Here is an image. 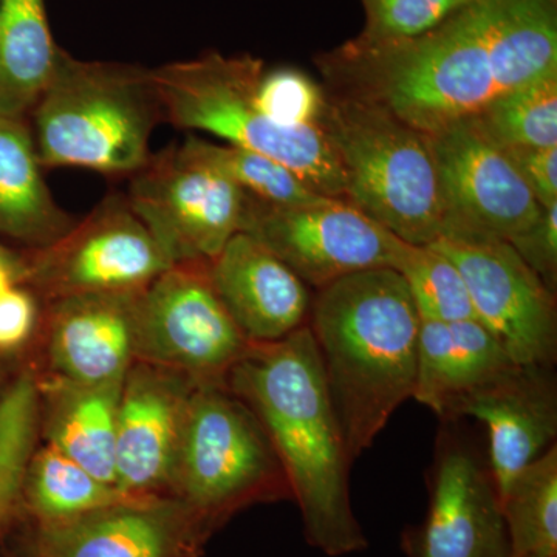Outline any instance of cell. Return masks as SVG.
I'll return each instance as SVG.
<instances>
[{
    "instance_id": "cell-1",
    "label": "cell",
    "mask_w": 557,
    "mask_h": 557,
    "mask_svg": "<svg viewBox=\"0 0 557 557\" xmlns=\"http://www.w3.org/2000/svg\"><path fill=\"white\" fill-rule=\"evenodd\" d=\"M226 386L258 417L287 478L310 547L330 557L369 547L350 498L346 437L309 325L251 344Z\"/></svg>"
},
{
    "instance_id": "cell-2",
    "label": "cell",
    "mask_w": 557,
    "mask_h": 557,
    "mask_svg": "<svg viewBox=\"0 0 557 557\" xmlns=\"http://www.w3.org/2000/svg\"><path fill=\"white\" fill-rule=\"evenodd\" d=\"M420 322L394 269L350 274L311 300L309 329L354 460L413 397Z\"/></svg>"
},
{
    "instance_id": "cell-3",
    "label": "cell",
    "mask_w": 557,
    "mask_h": 557,
    "mask_svg": "<svg viewBox=\"0 0 557 557\" xmlns=\"http://www.w3.org/2000/svg\"><path fill=\"white\" fill-rule=\"evenodd\" d=\"M500 0H478L416 38L348 40L317 58L324 89L369 102L431 135L498 97L491 46Z\"/></svg>"
},
{
    "instance_id": "cell-4",
    "label": "cell",
    "mask_w": 557,
    "mask_h": 557,
    "mask_svg": "<svg viewBox=\"0 0 557 557\" xmlns=\"http://www.w3.org/2000/svg\"><path fill=\"white\" fill-rule=\"evenodd\" d=\"M32 113L42 166L108 175L143 170L152 157V132L164 119L150 70L76 60L61 47Z\"/></svg>"
},
{
    "instance_id": "cell-5",
    "label": "cell",
    "mask_w": 557,
    "mask_h": 557,
    "mask_svg": "<svg viewBox=\"0 0 557 557\" xmlns=\"http://www.w3.org/2000/svg\"><path fill=\"white\" fill-rule=\"evenodd\" d=\"M265 65L218 51L172 62L152 72L164 119L186 131L207 132L226 145L285 164L324 197L346 199V183L322 126L284 127L258 108L256 84Z\"/></svg>"
},
{
    "instance_id": "cell-6",
    "label": "cell",
    "mask_w": 557,
    "mask_h": 557,
    "mask_svg": "<svg viewBox=\"0 0 557 557\" xmlns=\"http://www.w3.org/2000/svg\"><path fill=\"white\" fill-rule=\"evenodd\" d=\"M321 126L335 150L346 200L412 245L445 226L431 139L386 110L325 90Z\"/></svg>"
},
{
    "instance_id": "cell-7",
    "label": "cell",
    "mask_w": 557,
    "mask_h": 557,
    "mask_svg": "<svg viewBox=\"0 0 557 557\" xmlns=\"http://www.w3.org/2000/svg\"><path fill=\"white\" fill-rule=\"evenodd\" d=\"M170 491L208 536L248 505L292 498L258 417L226 384L218 383H197L190 392Z\"/></svg>"
},
{
    "instance_id": "cell-8",
    "label": "cell",
    "mask_w": 557,
    "mask_h": 557,
    "mask_svg": "<svg viewBox=\"0 0 557 557\" xmlns=\"http://www.w3.org/2000/svg\"><path fill=\"white\" fill-rule=\"evenodd\" d=\"M134 175L127 201L172 267L212 262L244 230L248 194L182 146Z\"/></svg>"
},
{
    "instance_id": "cell-9",
    "label": "cell",
    "mask_w": 557,
    "mask_h": 557,
    "mask_svg": "<svg viewBox=\"0 0 557 557\" xmlns=\"http://www.w3.org/2000/svg\"><path fill=\"white\" fill-rule=\"evenodd\" d=\"M249 346L215 295L209 263L171 267L143 289L138 362L174 370L197 383L226 384Z\"/></svg>"
},
{
    "instance_id": "cell-10",
    "label": "cell",
    "mask_w": 557,
    "mask_h": 557,
    "mask_svg": "<svg viewBox=\"0 0 557 557\" xmlns=\"http://www.w3.org/2000/svg\"><path fill=\"white\" fill-rule=\"evenodd\" d=\"M431 247L460 271L474 317L520 366L553 368L557 358L556 295L508 240L446 230Z\"/></svg>"
},
{
    "instance_id": "cell-11",
    "label": "cell",
    "mask_w": 557,
    "mask_h": 557,
    "mask_svg": "<svg viewBox=\"0 0 557 557\" xmlns=\"http://www.w3.org/2000/svg\"><path fill=\"white\" fill-rule=\"evenodd\" d=\"M309 288L375 269L397 270L406 244L346 199L273 207L249 197L244 230Z\"/></svg>"
},
{
    "instance_id": "cell-12",
    "label": "cell",
    "mask_w": 557,
    "mask_h": 557,
    "mask_svg": "<svg viewBox=\"0 0 557 557\" xmlns=\"http://www.w3.org/2000/svg\"><path fill=\"white\" fill-rule=\"evenodd\" d=\"M171 267L127 197L112 196L60 239L40 248L25 277L57 300L146 288Z\"/></svg>"
},
{
    "instance_id": "cell-13",
    "label": "cell",
    "mask_w": 557,
    "mask_h": 557,
    "mask_svg": "<svg viewBox=\"0 0 557 557\" xmlns=\"http://www.w3.org/2000/svg\"><path fill=\"white\" fill-rule=\"evenodd\" d=\"M423 522L401 533L405 557H509L507 528L487 463L443 423Z\"/></svg>"
},
{
    "instance_id": "cell-14",
    "label": "cell",
    "mask_w": 557,
    "mask_h": 557,
    "mask_svg": "<svg viewBox=\"0 0 557 557\" xmlns=\"http://www.w3.org/2000/svg\"><path fill=\"white\" fill-rule=\"evenodd\" d=\"M429 139L445 203L443 231H474L509 242L541 218L544 208L507 150L478 121H460Z\"/></svg>"
},
{
    "instance_id": "cell-15",
    "label": "cell",
    "mask_w": 557,
    "mask_h": 557,
    "mask_svg": "<svg viewBox=\"0 0 557 557\" xmlns=\"http://www.w3.org/2000/svg\"><path fill=\"white\" fill-rule=\"evenodd\" d=\"M197 381L134 362L124 376L116 417L115 483L127 496L170 490L180 431Z\"/></svg>"
},
{
    "instance_id": "cell-16",
    "label": "cell",
    "mask_w": 557,
    "mask_h": 557,
    "mask_svg": "<svg viewBox=\"0 0 557 557\" xmlns=\"http://www.w3.org/2000/svg\"><path fill=\"white\" fill-rule=\"evenodd\" d=\"M208 537L174 497H134L79 518L40 523L38 557H188Z\"/></svg>"
},
{
    "instance_id": "cell-17",
    "label": "cell",
    "mask_w": 557,
    "mask_h": 557,
    "mask_svg": "<svg viewBox=\"0 0 557 557\" xmlns=\"http://www.w3.org/2000/svg\"><path fill=\"white\" fill-rule=\"evenodd\" d=\"M475 418L486 428L487 468L498 498L520 472L556 445L557 388L553 368L516 366L458 403L453 421Z\"/></svg>"
},
{
    "instance_id": "cell-18",
    "label": "cell",
    "mask_w": 557,
    "mask_h": 557,
    "mask_svg": "<svg viewBox=\"0 0 557 557\" xmlns=\"http://www.w3.org/2000/svg\"><path fill=\"white\" fill-rule=\"evenodd\" d=\"M209 278L249 344L276 343L309 325L310 288L247 233L231 237L209 262Z\"/></svg>"
},
{
    "instance_id": "cell-19",
    "label": "cell",
    "mask_w": 557,
    "mask_h": 557,
    "mask_svg": "<svg viewBox=\"0 0 557 557\" xmlns=\"http://www.w3.org/2000/svg\"><path fill=\"white\" fill-rule=\"evenodd\" d=\"M143 289L87 293L54 300L50 361L58 380L104 384L124 380L137 346Z\"/></svg>"
},
{
    "instance_id": "cell-20",
    "label": "cell",
    "mask_w": 557,
    "mask_h": 557,
    "mask_svg": "<svg viewBox=\"0 0 557 557\" xmlns=\"http://www.w3.org/2000/svg\"><path fill=\"white\" fill-rule=\"evenodd\" d=\"M516 366L518 362L478 319H421L412 398L431 409L443 423H450L461 399Z\"/></svg>"
},
{
    "instance_id": "cell-21",
    "label": "cell",
    "mask_w": 557,
    "mask_h": 557,
    "mask_svg": "<svg viewBox=\"0 0 557 557\" xmlns=\"http://www.w3.org/2000/svg\"><path fill=\"white\" fill-rule=\"evenodd\" d=\"M25 121L0 116V233L44 248L73 228L40 172Z\"/></svg>"
},
{
    "instance_id": "cell-22",
    "label": "cell",
    "mask_w": 557,
    "mask_h": 557,
    "mask_svg": "<svg viewBox=\"0 0 557 557\" xmlns=\"http://www.w3.org/2000/svg\"><path fill=\"white\" fill-rule=\"evenodd\" d=\"M123 381L76 384L57 379L47 394L49 445L115 486L116 417Z\"/></svg>"
},
{
    "instance_id": "cell-23",
    "label": "cell",
    "mask_w": 557,
    "mask_h": 557,
    "mask_svg": "<svg viewBox=\"0 0 557 557\" xmlns=\"http://www.w3.org/2000/svg\"><path fill=\"white\" fill-rule=\"evenodd\" d=\"M58 51L44 0H0V116L27 119L53 75Z\"/></svg>"
},
{
    "instance_id": "cell-24",
    "label": "cell",
    "mask_w": 557,
    "mask_h": 557,
    "mask_svg": "<svg viewBox=\"0 0 557 557\" xmlns=\"http://www.w3.org/2000/svg\"><path fill=\"white\" fill-rule=\"evenodd\" d=\"M509 557H557V446L528 465L500 494Z\"/></svg>"
},
{
    "instance_id": "cell-25",
    "label": "cell",
    "mask_w": 557,
    "mask_h": 557,
    "mask_svg": "<svg viewBox=\"0 0 557 557\" xmlns=\"http://www.w3.org/2000/svg\"><path fill=\"white\" fill-rule=\"evenodd\" d=\"M24 493L40 523L64 522L134 498L95 478L49 443L33 454Z\"/></svg>"
},
{
    "instance_id": "cell-26",
    "label": "cell",
    "mask_w": 557,
    "mask_h": 557,
    "mask_svg": "<svg viewBox=\"0 0 557 557\" xmlns=\"http://www.w3.org/2000/svg\"><path fill=\"white\" fill-rule=\"evenodd\" d=\"M180 146L189 156L222 172L245 194L262 203L295 207L324 197L285 164L262 153L231 145H215L196 135H189Z\"/></svg>"
},
{
    "instance_id": "cell-27",
    "label": "cell",
    "mask_w": 557,
    "mask_h": 557,
    "mask_svg": "<svg viewBox=\"0 0 557 557\" xmlns=\"http://www.w3.org/2000/svg\"><path fill=\"white\" fill-rule=\"evenodd\" d=\"M474 120L502 148H557V72L497 97Z\"/></svg>"
},
{
    "instance_id": "cell-28",
    "label": "cell",
    "mask_w": 557,
    "mask_h": 557,
    "mask_svg": "<svg viewBox=\"0 0 557 557\" xmlns=\"http://www.w3.org/2000/svg\"><path fill=\"white\" fill-rule=\"evenodd\" d=\"M38 383L24 373L0 398V527L24 494L39 421Z\"/></svg>"
},
{
    "instance_id": "cell-29",
    "label": "cell",
    "mask_w": 557,
    "mask_h": 557,
    "mask_svg": "<svg viewBox=\"0 0 557 557\" xmlns=\"http://www.w3.org/2000/svg\"><path fill=\"white\" fill-rule=\"evenodd\" d=\"M397 271L405 277L421 319L442 322L475 319L460 271L438 249L406 244Z\"/></svg>"
},
{
    "instance_id": "cell-30",
    "label": "cell",
    "mask_w": 557,
    "mask_h": 557,
    "mask_svg": "<svg viewBox=\"0 0 557 557\" xmlns=\"http://www.w3.org/2000/svg\"><path fill=\"white\" fill-rule=\"evenodd\" d=\"M255 100L278 126L310 127L321 126L327 97L324 87L306 73L282 67L263 70L256 84Z\"/></svg>"
},
{
    "instance_id": "cell-31",
    "label": "cell",
    "mask_w": 557,
    "mask_h": 557,
    "mask_svg": "<svg viewBox=\"0 0 557 557\" xmlns=\"http://www.w3.org/2000/svg\"><path fill=\"white\" fill-rule=\"evenodd\" d=\"M478 0H361L364 30L358 39L384 42L416 38Z\"/></svg>"
},
{
    "instance_id": "cell-32",
    "label": "cell",
    "mask_w": 557,
    "mask_h": 557,
    "mask_svg": "<svg viewBox=\"0 0 557 557\" xmlns=\"http://www.w3.org/2000/svg\"><path fill=\"white\" fill-rule=\"evenodd\" d=\"M539 277L556 295L557 287V201L544 208L537 222L509 240Z\"/></svg>"
},
{
    "instance_id": "cell-33",
    "label": "cell",
    "mask_w": 557,
    "mask_h": 557,
    "mask_svg": "<svg viewBox=\"0 0 557 557\" xmlns=\"http://www.w3.org/2000/svg\"><path fill=\"white\" fill-rule=\"evenodd\" d=\"M542 208L557 201V148H504Z\"/></svg>"
},
{
    "instance_id": "cell-34",
    "label": "cell",
    "mask_w": 557,
    "mask_h": 557,
    "mask_svg": "<svg viewBox=\"0 0 557 557\" xmlns=\"http://www.w3.org/2000/svg\"><path fill=\"white\" fill-rule=\"evenodd\" d=\"M36 306L30 293L11 285L0 295V348L20 346L30 336Z\"/></svg>"
},
{
    "instance_id": "cell-35",
    "label": "cell",
    "mask_w": 557,
    "mask_h": 557,
    "mask_svg": "<svg viewBox=\"0 0 557 557\" xmlns=\"http://www.w3.org/2000/svg\"><path fill=\"white\" fill-rule=\"evenodd\" d=\"M24 277L25 274L22 271L9 269V267H0V295Z\"/></svg>"
},
{
    "instance_id": "cell-36",
    "label": "cell",
    "mask_w": 557,
    "mask_h": 557,
    "mask_svg": "<svg viewBox=\"0 0 557 557\" xmlns=\"http://www.w3.org/2000/svg\"><path fill=\"white\" fill-rule=\"evenodd\" d=\"M0 267H9V269L22 271V273L27 274V267L2 247H0Z\"/></svg>"
}]
</instances>
